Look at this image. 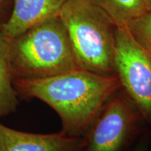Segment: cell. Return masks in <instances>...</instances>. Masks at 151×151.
<instances>
[{
	"instance_id": "obj_7",
	"label": "cell",
	"mask_w": 151,
	"mask_h": 151,
	"mask_svg": "<svg viewBox=\"0 0 151 151\" xmlns=\"http://www.w3.org/2000/svg\"><path fill=\"white\" fill-rule=\"evenodd\" d=\"M66 0H13L11 15L0 32L12 39L48 19L59 16Z\"/></svg>"
},
{
	"instance_id": "obj_9",
	"label": "cell",
	"mask_w": 151,
	"mask_h": 151,
	"mask_svg": "<svg viewBox=\"0 0 151 151\" xmlns=\"http://www.w3.org/2000/svg\"><path fill=\"white\" fill-rule=\"evenodd\" d=\"M119 27L128 24L148 11L146 0H90Z\"/></svg>"
},
{
	"instance_id": "obj_13",
	"label": "cell",
	"mask_w": 151,
	"mask_h": 151,
	"mask_svg": "<svg viewBox=\"0 0 151 151\" xmlns=\"http://www.w3.org/2000/svg\"><path fill=\"white\" fill-rule=\"evenodd\" d=\"M146 4L148 10H151V0H146Z\"/></svg>"
},
{
	"instance_id": "obj_10",
	"label": "cell",
	"mask_w": 151,
	"mask_h": 151,
	"mask_svg": "<svg viewBox=\"0 0 151 151\" xmlns=\"http://www.w3.org/2000/svg\"><path fill=\"white\" fill-rule=\"evenodd\" d=\"M127 29L141 46L151 52V10L129 22Z\"/></svg>"
},
{
	"instance_id": "obj_5",
	"label": "cell",
	"mask_w": 151,
	"mask_h": 151,
	"mask_svg": "<svg viewBox=\"0 0 151 151\" xmlns=\"http://www.w3.org/2000/svg\"><path fill=\"white\" fill-rule=\"evenodd\" d=\"M114 62L122 89L151 129V52L134 39L127 27H116Z\"/></svg>"
},
{
	"instance_id": "obj_1",
	"label": "cell",
	"mask_w": 151,
	"mask_h": 151,
	"mask_svg": "<svg viewBox=\"0 0 151 151\" xmlns=\"http://www.w3.org/2000/svg\"><path fill=\"white\" fill-rule=\"evenodd\" d=\"M18 96L36 98L59 116L64 134L84 137L106 103L121 88L117 76H104L81 69L46 78L14 81Z\"/></svg>"
},
{
	"instance_id": "obj_8",
	"label": "cell",
	"mask_w": 151,
	"mask_h": 151,
	"mask_svg": "<svg viewBox=\"0 0 151 151\" xmlns=\"http://www.w3.org/2000/svg\"><path fill=\"white\" fill-rule=\"evenodd\" d=\"M9 61V42L0 32V118L14 113L18 106V94L14 84Z\"/></svg>"
},
{
	"instance_id": "obj_6",
	"label": "cell",
	"mask_w": 151,
	"mask_h": 151,
	"mask_svg": "<svg viewBox=\"0 0 151 151\" xmlns=\"http://www.w3.org/2000/svg\"><path fill=\"white\" fill-rule=\"evenodd\" d=\"M83 138L63 132L34 134L18 131L0 123V151H82Z\"/></svg>"
},
{
	"instance_id": "obj_2",
	"label": "cell",
	"mask_w": 151,
	"mask_h": 151,
	"mask_svg": "<svg viewBox=\"0 0 151 151\" xmlns=\"http://www.w3.org/2000/svg\"><path fill=\"white\" fill-rule=\"evenodd\" d=\"M9 42L14 81L46 78L79 69L60 16L29 28Z\"/></svg>"
},
{
	"instance_id": "obj_12",
	"label": "cell",
	"mask_w": 151,
	"mask_h": 151,
	"mask_svg": "<svg viewBox=\"0 0 151 151\" xmlns=\"http://www.w3.org/2000/svg\"><path fill=\"white\" fill-rule=\"evenodd\" d=\"M10 5L13 6V0H0V30L9 18L8 14L11 15L9 11Z\"/></svg>"
},
{
	"instance_id": "obj_11",
	"label": "cell",
	"mask_w": 151,
	"mask_h": 151,
	"mask_svg": "<svg viewBox=\"0 0 151 151\" xmlns=\"http://www.w3.org/2000/svg\"><path fill=\"white\" fill-rule=\"evenodd\" d=\"M151 145V129L147 128L134 144L132 151H148Z\"/></svg>"
},
{
	"instance_id": "obj_3",
	"label": "cell",
	"mask_w": 151,
	"mask_h": 151,
	"mask_svg": "<svg viewBox=\"0 0 151 151\" xmlns=\"http://www.w3.org/2000/svg\"><path fill=\"white\" fill-rule=\"evenodd\" d=\"M59 16L79 69L117 76L114 62L116 26L90 0H66Z\"/></svg>"
},
{
	"instance_id": "obj_4",
	"label": "cell",
	"mask_w": 151,
	"mask_h": 151,
	"mask_svg": "<svg viewBox=\"0 0 151 151\" xmlns=\"http://www.w3.org/2000/svg\"><path fill=\"white\" fill-rule=\"evenodd\" d=\"M148 127L135 104L120 88L83 137L82 151H127Z\"/></svg>"
}]
</instances>
